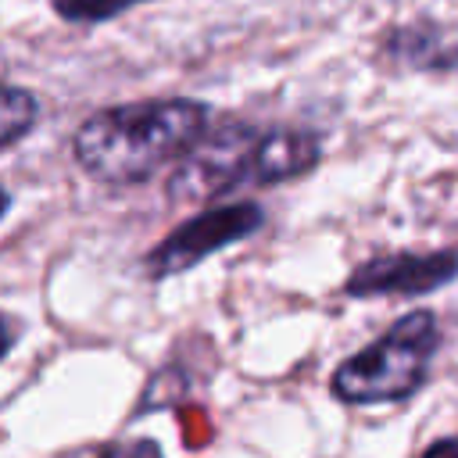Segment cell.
I'll return each mask as SVG.
<instances>
[{"label":"cell","mask_w":458,"mask_h":458,"mask_svg":"<svg viewBox=\"0 0 458 458\" xmlns=\"http://www.w3.org/2000/svg\"><path fill=\"white\" fill-rule=\"evenodd\" d=\"M140 4H147V0H50L57 18H64L72 25H100V21H111V18L140 7Z\"/></svg>","instance_id":"obj_9"},{"label":"cell","mask_w":458,"mask_h":458,"mask_svg":"<svg viewBox=\"0 0 458 458\" xmlns=\"http://www.w3.org/2000/svg\"><path fill=\"white\" fill-rule=\"evenodd\" d=\"M419 458H458V433H447V437H437Z\"/></svg>","instance_id":"obj_11"},{"label":"cell","mask_w":458,"mask_h":458,"mask_svg":"<svg viewBox=\"0 0 458 458\" xmlns=\"http://www.w3.org/2000/svg\"><path fill=\"white\" fill-rule=\"evenodd\" d=\"M97 458H165L161 444L157 440H147V437H136V440H118V444H107Z\"/></svg>","instance_id":"obj_10"},{"label":"cell","mask_w":458,"mask_h":458,"mask_svg":"<svg viewBox=\"0 0 458 458\" xmlns=\"http://www.w3.org/2000/svg\"><path fill=\"white\" fill-rule=\"evenodd\" d=\"M261 222H265V211L254 200L204 208L200 215H193L182 225H175L161 243H154L143 254V272L154 283L168 279V276H179V272L200 265L204 258H211L215 250L247 240L250 233L261 229Z\"/></svg>","instance_id":"obj_4"},{"label":"cell","mask_w":458,"mask_h":458,"mask_svg":"<svg viewBox=\"0 0 458 458\" xmlns=\"http://www.w3.org/2000/svg\"><path fill=\"white\" fill-rule=\"evenodd\" d=\"M437 347H440L437 315L415 308L401 315L383 336L344 358L329 376V394L351 408L408 401L429 379Z\"/></svg>","instance_id":"obj_2"},{"label":"cell","mask_w":458,"mask_h":458,"mask_svg":"<svg viewBox=\"0 0 458 458\" xmlns=\"http://www.w3.org/2000/svg\"><path fill=\"white\" fill-rule=\"evenodd\" d=\"M39 122V100L25 86L7 82L4 86V104H0V147L11 150L32 125Z\"/></svg>","instance_id":"obj_8"},{"label":"cell","mask_w":458,"mask_h":458,"mask_svg":"<svg viewBox=\"0 0 458 458\" xmlns=\"http://www.w3.org/2000/svg\"><path fill=\"white\" fill-rule=\"evenodd\" d=\"M261 132L265 129L240 118L218 122L172 165L165 193L172 200L193 204V200H218L229 190L254 182Z\"/></svg>","instance_id":"obj_3"},{"label":"cell","mask_w":458,"mask_h":458,"mask_svg":"<svg viewBox=\"0 0 458 458\" xmlns=\"http://www.w3.org/2000/svg\"><path fill=\"white\" fill-rule=\"evenodd\" d=\"M458 279V250H401V254H376L351 268L340 293L344 297H419L433 293Z\"/></svg>","instance_id":"obj_5"},{"label":"cell","mask_w":458,"mask_h":458,"mask_svg":"<svg viewBox=\"0 0 458 458\" xmlns=\"http://www.w3.org/2000/svg\"><path fill=\"white\" fill-rule=\"evenodd\" d=\"M208 104L190 97L114 104L75 129L72 157L97 182L132 186L175 165L208 132Z\"/></svg>","instance_id":"obj_1"},{"label":"cell","mask_w":458,"mask_h":458,"mask_svg":"<svg viewBox=\"0 0 458 458\" xmlns=\"http://www.w3.org/2000/svg\"><path fill=\"white\" fill-rule=\"evenodd\" d=\"M318 161H322L318 136H311L304 129H265L261 143H258L254 182L272 186V182H283V179H297V175L311 172Z\"/></svg>","instance_id":"obj_7"},{"label":"cell","mask_w":458,"mask_h":458,"mask_svg":"<svg viewBox=\"0 0 458 458\" xmlns=\"http://www.w3.org/2000/svg\"><path fill=\"white\" fill-rule=\"evenodd\" d=\"M383 54L394 57L404 72H451L458 68V39L447 36L437 21L394 25L383 36Z\"/></svg>","instance_id":"obj_6"}]
</instances>
